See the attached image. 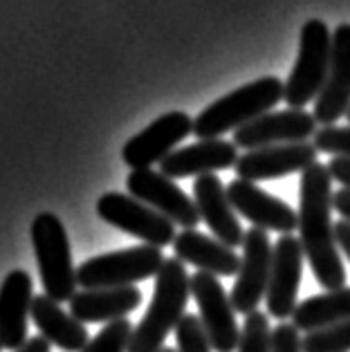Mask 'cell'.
Returning <instances> with one entry per match:
<instances>
[{"instance_id": "1", "label": "cell", "mask_w": 350, "mask_h": 352, "mask_svg": "<svg viewBox=\"0 0 350 352\" xmlns=\"http://www.w3.org/2000/svg\"><path fill=\"white\" fill-rule=\"evenodd\" d=\"M332 195L328 166L314 162L301 173L298 184V240L314 278L326 292L346 287V267L332 222Z\"/></svg>"}, {"instance_id": "2", "label": "cell", "mask_w": 350, "mask_h": 352, "mask_svg": "<svg viewBox=\"0 0 350 352\" xmlns=\"http://www.w3.org/2000/svg\"><path fill=\"white\" fill-rule=\"evenodd\" d=\"M191 296V276L180 258H166L155 276V289L146 314L135 325L128 352H160L171 330L184 319Z\"/></svg>"}, {"instance_id": "3", "label": "cell", "mask_w": 350, "mask_h": 352, "mask_svg": "<svg viewBox=\"0 0 350 352\" xmlns=\"http://www.w3.org/2000/svg\"><path fill=\"white\" fill-rule=\"evenodd\" d=\"M285 97V83L276 76H263L245 83L234 92L213 101L193 119V135L198 140H223L229 131H238L245 124L272 113Z\"/></svg>"}, {"instance_id": "4", "label": "cell", "mask_w": 350, "mask_h": 352, "mask_svg": "<svg viewBox=\"0 0 350 352\" xmlns=\"http://www.w3.org/2000/svg\"><path fill=\"white\" fill-rule=\"evenodd\" d=\"M30 234L45 294L54 298L56 303L72 300L79 280H76L72 249L63 222L50 211L39 213L32 222Z\"/></svg>"}, {"instance_id": "5", "label": "cell", "mask_w": 350, "mask_h": 352, "mask_svg": "<svg viewBox=\"0 0 350 352\" xmlns=\"http://www.w3.org/2000/svg\"><path fill=\"white\" fill-rule=\"evenodd\" d=\"M332 56V32L321 19H310L301 28L298 56L285 81V104L303 110L310 101H317L328 79Z\"/></svg>"}, {"instance_id": "6", "label": "cell", "mask_w": 350, "mask_h": 352, "mask_svg": "<svg viewBox=\"0 0 350 352\" xmlns=\"http://www.w3.org/2000/svg\"><path fill=\"white\" fill-rule=\"evenodd\" d=\"M164 254L160 247L138 245L101 254L88 258L76 267V280L83 289H113L131 287L135 283L157 276L164 265Z\"/></svg>"}, {"instance_id": "7", "label": "cell", "mask_w": 350, "mask_h": 352, "mask_svg": "<svg viewBox=\"0 0 350 352\" xmlns=\"http://www.w3.org/2000/svg\"><path fill=\"white\" fill-rule=\"evenodd\" d=\"M97 216L117 229L144 240V245L166 247L175 240V225L149 204L128 193H104L97 200Z\"/></svg>"}, {"instance_id": "8", "label": "cell", "mask_w": 350, "mask_h": 352, "mask_svg": "<svg viewBox=\"0 0 350 352\" xmlns=\"http://www.w3.org/2000/svg\"><path fill=\"white\" fill-rule=\"evenodd\" d=\"M191 296L198 303L200 323L211 343V350L216 352L238 350L241 328L236 323V310L232 305V296L225 292L218 276L195 272L191 276Z\"/></svg>"}, {"instance_id": "9", "label": "cell", "mask_w": 350, "mask_h": 352, "mask_svg": "<svg viewBox=\"0 0 350 352\" xmlns=\"http://www.w3.org/2000/svg\"><path fill=\"white\" fill-rule=\"evenodd\" d=\"M272 256H274V247H272L267 231L256 227L245 231L241 270L236 274V283L229 294L236 314L247 316L259 310L263 296L267 294Z\"/></svg>"}, {"instance_id": "10", "label": "cell", "mask_w": 350, "mask_h": 352, "mask_svg": "<svg viewBox=\"0 0 350 352\" xmlns=\"http://www.w3.org/2000/svg\"><path fill=\"white\" fill-rule=\"evenodd\" d=\"M189 135H193V119L180 110H171L124 144L122 160L133 170L151 168L153 164H162L171 153L177 151V144Z\"/></svg>"}, {"instance_id": "11", "label": "cell", "mask_w": 350, "mask_h": 352, "mask_svg": "<svg viewBox=\"0 0 350 352\" xmlns=\"http://www.w3.org/2000/svg\"><path fill=\"white\" fill-rule=\"evenodd\" d=\"M126 186H128V195L149 204L151 209L166 216L173 225H180L182 229L198 227L200 222L198 204L164 173H157L153 168L131 170L126 179Z\"/></svg>"}, {"instance_id": "12", "label": "cell", "mask_w": 350, "mask_h": 352, "mask_svg": "<svg viewBox=\"0 0 350 352\" xmlns=\"http://www.w3.org/2000/svg\"><path fill=\"white\" fill-rule=\"evenodd\" d=\"M317 131V119L312 113L287 108L278 110V113H267L238 128L234 133V144L236 148L256 151L267 148V146L308 142Z\"/></svg>"}, {"instance_id": "13", "label": "cell", "mask_w": 350, "mask_h": 352, "mask_svg": "<svg viewBox=\"0 0 350 352\" xmlns=\"http://www.w3.org/2000/svg\"><path fill=\"white\" fill-rule=\"evenodd\" d=\"M303 247L301 240L289 236H281L274 245V256H272V272L270 285L265 294L267 314L278 321H285L294 314L298 305V285H301L303 274Z\"/></svg>"}, {"instance_id": "14", "label": "cell", "mask_w": 350, "mask_h": 352, "mask_svg": "<svg viewBox=\"0 0 350 352\" xmlns=\"http://www.w3.org/2000/svg\"><path fill=\"white\" fill-rule=\"evenodd\" d=\"M227 195L236 213L250 220L256 229L278 231L281 236H289L294 229H298V213L281 197L263 191L254 182L234 177L227 184Z\"/></svg>"}, {"instance_id": "15", "label": "cell", "mask_w": 350, "mask_h": 352, "mask_svg": "<svg viewBox=\"0 0 350 352\" xmlns=\"http://www.w3.org/2000/svg\"><path fill=\"white\" fill-rule=\"evenodd\" d=\"M350 110V23L332 32V56L328 79L314 101V119L321 126H335Z\"/></svg>"}, {"instance_id": "16", "label": "cell", "mask_w": 350, "mask_h": 352, "mask_svg": "<svg viewBox=\"0 0 350 352\" xmlns=\"http://www.w3.org/2000/svg\"><path fill=\"white\" fill-rule=\"evenodd\" d=\"M319 151L312 142L281 144L256 148L243 153L236 162V177L247 182H261V179H276L292 173H303L317 162Z\"/></svg>"}, {"instance_id": "17", "label": "cell", "mask_w": 350, "mask_h": 352, "mask_svg": "<svg viewBox=\"0 0 350 352\" xmlns=\"http://www.w3.org/2000/svg\"><path fill=\"white\" fill-rule=\"evenodd\" d=\"M193 200L198 204L200 220L211 229L216 240L225 243L227 247H243L245 229L236 216V209L229 202L227 186L223 184L216 173L200 175L193 182Z\"/></svg>"}, {"instance_id": "18", "label": "cell", "mask_w": 350, "mask_h": 352, "mask_svg": "<svg viewBox=\"0 0 350 352\" xmlns=\"http://www.w3.org/2000/svg\"><path fill=\"white\" fill-rule=\"evenodd\" d=\"M32 278L28 272L14 270L0 285V346L21 350L28 343V319L32 316Z\"/></svg>"}, {"instance_id": "19", "label": "cell", "mask_w": 350, "mask_h": 352, "mask_svg": "<svg viewBox=\"0 0 350 352\" xmlns=\"http://www.w3.org/2000/svg\"><path fill=\"white\" fill-rule=\"evenodd\" d=\"M238 148L234 142L227 140H198L195 144L173 151L162 162V170L171 179L200 177L218 170L234 168L238 162Z\"/></svg>"}, {"instance_id": "20", "label": "cell", "mask_w": 350, "mask_h": 352, "mask_svg": "<svg viewBox=\"0 0 350 352\" xmlns=\"http://www.w3.org/2000/svg\"><path fill=\"white\" fill-rule=\"evenodd\" d=\"M173 254L175 258L195 265L198 272L211 274V276H236L241 270V256L232 247L198 229H184L182 234H177L173 240Z\"/></svg>"}, {"instance_id": "21", "label": "cell", "mask_w": 350, "mask_h": 352, "mask_svg": "<svg viewBox=\"0 0 350 352\" xmlns=\"http://www.w3.org/2000/svg\"><path fill=\"white\" fill-rule=\"evenodd\" d=\"M142 303V292L131 287L113 289H81L70 300V314L81 323H110L126 319Z\"/></svg>"}, {"instance_id": "22", "label": "cell", "mask_w": 350, "mask_h": 352, "mask_svg": "<svg viewBox=\"0 0 350 352\" xmlns=\"http://www.w3.org/2000/svg\"><path fill=\"white\" fill-rule=\"evenodd\" d=\"M32 321L36 323L43 339L65 352H81L88 346V330L81 321H76L70 312L61 310V305L47 294L34 296Z\"/></svg>"}, {"instance_id": "23", "label": "cell", "mask_w": 350, "mask_h": 352, "mask_svg": "<svg viewBox=\"0 0 350 352\" xmlns=\"http://www.w3.org/2000/svg\"><path fill=\"white\" fill-rule=\"evenodd\" d=\"M350 319V287L330 289L301 300L292 314V325L298 332L312 334Z\"/></svg>"}, {"instance_id": "24", "label": "cell", "mask_w": 350, "mask_h": 352, "mask_svg": "<svg viewBox=\"0 0 350 352\" xmlns=\"http://www.w3.org/2000/svg\"><path fill=\"white\" fill-rule=\"evenodd\" d=\"M238 352H272V328L267 312L256 310L245 316Z\"/></svg>"}, {"instance_id": "25", "label": "cell", "mask_w": 350, "mask_h": 352, "mask_svg": "<svg viewBox=\"0 0 350 352\" xmlns=\"http://www.w3.org/2000/svg\"><path fill=\"white\" fill-rule=\"evenodd\" d=\"M133 330H135V325L128 319L110 321L95 339L88 341V346L81 352H128L131 339H133Z\"/></svg>"}, {"instance_id": "26", "label": "cell", "mask_w": 350, "mask_h": 352, "mask_svg": "<svg viewBox=\"0 0 350 352\" xmlns=\"http://www.w3.org/2000/svg\"><path fill=\"white\" fill-rule=\"evenodd\" d=\"M303 352H350V319L332 328L305 334Z\"/></svg>"}, {"instance_id": "27", "label": "cell", "mask_w": 350, "mask_h": 352, "mask_svg": "<svg viewBox=\"0 0 350 352\" xmlns=\"http://www.w3.org/2000/svg\"><path fill=\"white\" fill-rule=\"evenodd\" d=\"M177 352H211V343L204 334L198 314H184V319L175 328Z\"/></svg>"}, {"instance_id": "28", "label": "cell", "mask_w": 350, "mask_h": 352, "mask_svg": "<svg viewBox=\"0 0 350 352\" xmlns=\"http://www.w3.org/2000/svg\"><path fill=\"white\" fill-rule=\"evenodd\" d=\"M314 148L350 160V126H321L312 137Z\"/></svg>"}, {"instance_id": "29", "label": "cell", "mask_w": 350, "mask_h": 352, "mask_svg": "<svg viewBox=\"0 0 350 352\" xmlns=\"http://www.w3.org/2000/svg\"><path fill=\"white\" fill-rule=\"evenodd\" d=\"M272 352H303V337L292 323L281 321L272 330Z\"/></svg>"}, {"instance_id": "30", "label": "cell", "mask_w": 350, "mask_h": 352, "mask_svg": "<svg viewBox=\"0 0 350 352\" xmlns=\"http://www.w3.org/2000/svg\"><path fill=\"white\" fill-rule=\"evenodd\" d=\"M328 170L332 179H337L341 184V188H348L350 191V160L346 157H332L330 164H328Z\"/></svg>"}, {"instance_id": "31", "label": "cell", "mask_w": 350, "mask_h": 352, "mask_svg": "<svg viewBox=\"0 0 350 352\" xmlns=\"http://www.w3.org/2000/svg\"><path fill=\"white\" fill-rule=\"evenodd\" d=\"M332 209L339 211L341 220H348L350 222V191L348 188H339L332 195Z\"/></svg>"}, {"instance_id": "32", "label": "cell", "mask_w": 350, "mask_h": 352, "mask_svg": "<svg viewBox=\"0 0 350 352\" xmlns=\"http://www.w3.org/2000/svg\"><path fill=\"white\" fill-rule=\"evenodd\" d=\"M335 236H337L339 249L344 252V256L350 261V222L348 220L335 222Z\"/></svg>"}, {"instance_id": "33", "label": "cell", "mask_w": 350, "mask_h": 352, "mask_svg": "<svg viewBox=\"0 0 350 352\" xmlns=\"http://www.w3.org/2000/svg\"><path fill=\"white\" fill-rule=\"evenodd\" d=\"M50 346H52V343H50L47 339L34 337V339H30L21 350H16V352H50Z\"/></svg>"}, {"instance_id": "34", "label": "cell", "mask_w": 350, "mask_h": 352, "mask_svg": "<svg viewBox=\"0 0 350 352\" xmlns=\"http://www.w3.org/2000/svg\"><path fill=\"white\" fill-rule=\"evenodd\" d=\"M160 352H177V348H164V350H160Z\"/></svg>"}, {"instance_id": "35", "label": "cell", "mask_w": 350, "mask_h": 352, "mask_svg": "<svg viewBox=\"0 0 350 352\" xmlns=\"http://www.w3.org/2000/svg\"><path fill=\"white\" fill-rule=\"evenodd\" d=\"M346 117H348V122H350V110H348V115H346Z\"/></svg>"}, {"instance_id": "36", "label": "cell", "mask_w": 350, "mask_h": 352, "mask_svg": "<svg viewBox=\"0 0 350 352\" xmlns=\"http://www.w3.org/2000/svg\"><path fill=\"white\" fill-rule=\"evenodd\" d=\"M0 350H3V346H0Z\"/></svg>"}]
</instances>
